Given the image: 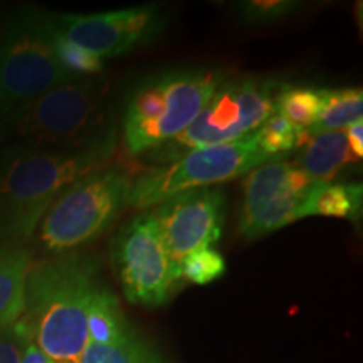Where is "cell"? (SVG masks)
<instances>
[{
  "label": "cell",
  "instance_id": "obj_28",
  "mask_svg": "<svg viewBox=\"0 0 363 363\" xmlns=\"http://www.w3.org/2000/svg\"><path fill=\"white\" fill-rule=\"evenodd\" d=\"M147 363H163V360L157 355V353L152 352V353H150V358H148Z\"/></svg>",
  "mask_w": 363,
  "mask_h": 363
},
{
  "label": "cell",
  "instance_id": "obj_24",
  "mask_svg": "<svg viewBox=\"0 0 363 363\" xmlns=\"http://www.w3.org/2000/svg\"><path fill=\"white\" fill-rule=\"evenodd\" d=\"M30 340L33 337L21 320L0 326V363H21Z\"/></svg>",
  "mask_w": 363,
  "mask_h": 363
},
{
  "label": "cell",
  "instance_id": "obj_11",
  "mask_svg": "<svg viewBox=\"0 0 363 363\" xmlns=\"http://www.w3.org/2000/svg\"><path fill=\"white\" fill-rule=\"evenodd\" d=\"M54 22L59 35L103 61L150 43L163 27V17L158 9L152 6L86 16L66 13L54 17Z\"/></svg>",
  "mask_w": 363,
  "mask_h": 363
},
{
  "label": "cell",
  "instance_id": "obj_4",
  "mask_svg": "<svg viewBox=\"0 0 363 363\" xmlns=\"http://www.w3.org/2000/svg\"><path fill=\"white\" fill-rule=\"evenodd\" d=\"M227 74L197 67L150 76L131 91L123 115V145L130 157L150 153L180 135L201 115Z\"/></svg>",
  "mask_w": 363,
  "mask_h": 363
},
{
  "label": "cell",
  "instance_id": "obj_10",
  "mask_svg": "<svg viewBox=\"0 0 363 363\" xmlns=\"http://www.w3.org/2000/svg\"><path fill=\"white\" fill-rule=\"evenodd\" d=\"M315 184L289 162H269L249 172L239 216L240 235L262 238L301 219L303 202Z\"/></svg>",
  "mask_w": 363,
  "mask_h": 363
},
{
  "label": "cell",
  "instance_id": "obj_29",
  "mask_svg": "<svg viewBox=\"0 0 363 363\" xmlns=\"http://www.w3.org/2000/svg\"><path fill=\"white\" fill-rule=\"evenodd\" d=\"M52 363H69V362H52Z\"/></svg>",
  "mask_w": 363,
  "mask_h": 363
},
{
  "label": "cell",
  "instance_id": "obj_6",
  "mask_svg": "<svg viewBox=\"0 0 363 363\" xmlns=\"http://www.w3.org/2000/svg\"><path fill=\"white\" fill-rule=\"evenodd\" d=\"M278 88L279 84L274 81L257 78L224 81L201 115L180 135L150 152L148 158L170 163L195 148L246 138L276 113Z\"/></svg>",
  "mask_w": 363,
  "mask_h": 363
},
{
  "label": "cell",
  "instance_id": "obj_13",
  "mask_svg": "<svg viewBox=\"0 0 363 363\" xmlns=\"http://www.w3.org/2000/svg\"><path fill=\"white\" fill-rule=\"evenodd\" d=\"M345 131H323L308 135L298 157V169H301L318 184H331V180L350 163H357Z\"/></svg>",
  "mask_w": 363,
  "mask_h": 363
},
{
  "label": "cell",
  "instance_id": "obj_22",
  "mask_svg": "<svg viewBox=\"0 0 363 363\" xmlns=\"http://www.w3.org/2000/svg\"><path fill=\"white\" fill-rule=\"evenodd\" d=\"M56 54L59 62L69 74L74 76L76 79L81 76H94L103 72L104 69V61L101 57L94 56L93 52L86 51L81 45L71 43L56 34Z\"/></svg>",
  "mask_w": 363,
  "mask_h": 363
},
{
  "label": "cell",
  "instance_id": "obj_8",
  "mask_svg": "<svg viewBox=\"0 0 363 363\" xmlns=\"http://www.w3.org/2000/svg\"><path fill=\"white\" fill-rule=\"evenodd\" d=\"M274 162L254 143L252 135L235 142L195 148L179 160L155 165L133 182L128 206L145 211L180 192L238 179Z\"/></svg>",
  "mask_w": 363,
  "mask_h": 363
},
{
  "label": "cell",
  "instance_id": "obj_9",
  "mask_svg": "<svg viewBox=\"0 0 363 363\" xmlns=\"http://www.w3.org/2000/svg\"><path fill=\"white\" fill-rule=\"evenodd\" d=\"M113 262L125 296L133 305L162 306L182 279L153 212L136 216L121 227L113 244Z\"/></svg>",
  "mask_w": 363,
  "mask_h": 363
},
{
  "label": "cell",
  "instance_id": "obj_16",
  "mask_svg": "<svg viewBox=\"0 0 363 363\" xmlns=\"http://www.w3.org/2000/svg\"><path fill=\"white\" fill-rule=\"evenodd\" d=\"M362 88H320V111L308 135L323 131H343L362 120Z\"/></svg>",
  "mask_w": 363,
  "mask_h": 363
},
{
  "label": "cell",
  "instance_id": "obj_5",
  "mask_svg": "<svg viewBox=\"0 0 363 363\" xmlns=\"http://www.w3.org/2000/svg\"><path fill=\"white\" fill-rule=\"evenodd\" d=\"M54 16L26 9L0 22V99L9 108L76 81L59 62Z\"/></svg>",
  "mask_w": 363,
  "mask_h": 363
},
{
  "label": "cell",
  "instance_id": "obj_3",
  "mask_svg": "<svg viewBox=\"0 0 363 363\" xmlns=\"http://www.w3.org/2000/svg\"><path fill=\"white\" fill-rule=\"evenodd\" d=\"M110 83L76 79L9 108L6 131L21 145L84 150L116 140Z\"/></svg>",
  "mask_w": 363,
  "mask_h": 363
},
{
  "label": "cell",
  "instance_id": "obj_26",
  "mask_svg": "<svg viewBox=\"0 0 363 363\" xmlns=\"http://www.w3.org/2000/svg\"><path fill=\"white\" fill-rule=\"evenodd\" d=\"M21 363H52V360L45 355L43 350H40L33 340H30V342L27 343Z\"/></svg>",
  "mask_w": 363,
  "mask_h": 363
},
{
  "label": "cell",
  "instance_id": "obj_15",
  "mask_svg": "<svg viewBox=\"0 0 363 363\" xmlns=\"http://www.w3.org/2000/svg\"><path fill=\"white\" fill-rule=\"evenodd\" d=\"M363 207L362 184H315L301 207V219L310 216L360 220Z\"/></svg>",
  "mask_w": 363,
  "mask_h": 363
},
{
  "label": "cell",
  "instance_id": "obj_14",
  "mask_svg": "<svg viewBox=\"0 0 363 363\" xmlns=\"http://www.w3.org/2000/svg\"><path fill=\"white\" fill-rule=\"evenodd\" d=\"M33 264V254L24 246L0 240V326L22 316L26 278Z\"/></svg>",
  "mask_w": 363,
  "mask_h": 363
},
{
  "label": "cell",
  "instance_id": "obj_1",
  "mask_svg": "<svg viewBox=\"0 0 363 363\" xmlns=\"http://www.w3.org/2000/svg\"><path fill=\"white\" fill-rule=\"evenodd\" d=\"M116 140L84 150L16 143L0 155V240L29 242L57 197L115 155Z\"/></svg>",
  "mask_w": 363,
  "mask_h": 363
},
{
  "label": "cell",
  "instance_id": "obj_2",
  "mask_svg": "<svg viewBox=\"0 0 363 363\" xmlns=\"http://www.w3.org/2000/svg\"><path fill=\"white\" fill-rule=\"evenodd\" d=\"M96 261L66 252L30 264L19 320L52 362L79 363L88 345V308L96 283Z\"/></svg>",
  "mask_w": 363,
  "mask_h": 363
},
{
  "label": "cell",
  "instance_id": "obj_21",
  "mask_svg": "<svg viewBox=\"0 0 363 363\" xmlns=\"http://www.w3.org/2000/svg\"><path fill=\"white\" fill-rule=\"evenodd\" d=\"M182 278L194 284H208L219 279L225 272V259L219 251L202 247L190 252L180 262Z\"/></svg>",
  "mask_w": 363,
  "mask_h": 363
},
{
  "label": "cell",
  "instance_id": "obj_20",
  "mask_svg": "<svg viewBox=\"0 0 363 363\" xmlns=\"http://www.w3.org/2000/svg\"><path fill=\"white\" fill-rule=\"evenodd\" d=\"M150 353L143 338L135 330H130L115 345L88 343L79 363H147Z\"/></svg>",
  "mask_w": 363,
  "mask_h": 363
},
{
  "label": "cell",
  "instance_id": "obj_17",
  "mask_svg": "<svg viewBox=\"0 0 363 363\" xmlns=\"http://www.w3.org/2000/svg\"><path fill=\"white\" fill-rule=\"evenodd\" d=\"M88 343L115 345L131 330L125 320L120 303L110 289L96 286L88 308Z\"/></svg>",
  "mask_w": 363,
  "mask_h": 363
},
{
  "label": "cell",
  "instance_id": "obj_12",
  "mask_svg": "<svg viewBox=\"0 0 363 363\" xmlns=\"http://www.w3.org/2000/svg\"><path fill=\"white\" fill-rule=\"evenodd\" d=\"M224 203L222 190L208 187L180 192L158 203L153 216L177 266L190 252L211 247L220 239Z\"/></svg>",
  "mask_w": 363,
  "mask_h": 363
},
{
  "label": "cell",
  "instance_id": "obj_19",
  "mask_svg": "<svg viewBox=\"0 0 363 363\" xmlns=\"http://www.w3.org/2000/svg\"><path fill=\"white\" fill-rule=\"evenodd\" d=\"M276 113L299 128L308 130L320 111V88L279 84L276 93Z\"/></svg>",
  "mask_w": 363,
  "mask_h": 363
},
{
  "label": "cell",
  "instance_id": "obj_27",
  "mask_svg": "<svg viewBox=\"0 0 363 363\" xmlns=\"http://www.w3.org/2000/svg\"><path fill=\"white\" fill-rule=\"evenodd\" d=\"M7 113L9 106L0 99V140H2L4 131H6V123H7Z\"/></svg>",
  "mask_w": 363,
  "mask_h": 363
},
{
  "label": "cell",
  "instance_id": "obj_23",
  "mask_svg": "<svg viewBox=\"0 0 363 363\" xmlns=\"http://www.w3.org/2000/svg\"><path fill=\"white\" fill-rule=\"evenodd\" d=\"M301 7L293 0H246L238 4V13L246 24H269L284 19Z\"/></svg>",
  "mask_w": 363,
  "mask_h": 363
},
{
  "label": "cell",
  "instance_id": "obj_7",
  "mask_svg": "<svg viewBox=\"0 0 363 363\" xmlns=\"http://www.w3.org/2000/svg\"><path fill=\"white\" fill-rule=\"evenodd\" d=\"M131 185L123 169H101L74 182L40 220L44 251L57 256L96 239L128 206Z\"/></svg>",
  "mask_w": 363,
  "mask_h": 363
},
{
  "label": "cell",
  "instance_id": "obj_25",
  "mask_svg": "<svg viewBox=\"0 0 363 363\" xmlns=\"http://www.w3.org/2000/svg\"><path fill=\"white\" fill-rule=\"evenodd\" d=\"M347 142L350 145V150L353 152L358 160L363 157V123L360 121H355L347 128Z\"/></svg>",
  "mask_w": 363,
  "mask_h": 363
},
{
  "label": "cell",
  "instance_id": "obj_18",
  "mask_svg": "<svg viewBox=\"0 0 363 363\" xmlns=\"http://www.w3.org/2000/svg\"><path fill=\"white\" fill-rule=\"evenodd\" d=\"M252 140L266 157L278 162V158L288 155V153L305 145L308 131L274 113L269 120H266L259 128L254 131Z\"/></svg>",
  "mask_w": 363,
  "mask_h": 363
}]
</instances>
